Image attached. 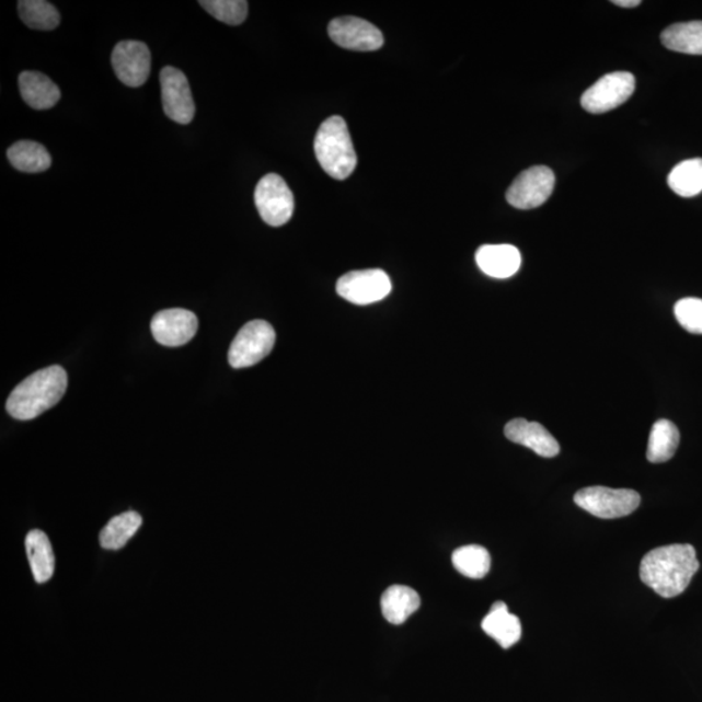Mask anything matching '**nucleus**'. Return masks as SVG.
Segmentation results:
<instances>
[{
  "label": "nucleus",
  "mask_w": 702,
  "mask_h": 702,
  "mask_svg": "<svg viewBox=\"0 0 702 702\" xmlns=\"http://www.w3.org/2000/svg\"><path fill=\"white\" fill-rule=\"evenodd\" d=\"M700 562L691 544L652 549L641 563V579L664 599L682 595L698 574Z\"/></svg>",
  "instance_id": "obj_1"
},
{
  "label": "nucleus",
  "mask_w": 702,
  "mask_h": 702,
  "mask_svg": "<svg viewBox=\"0 0 702 702\" xmlns=\"http://www.w3.org/2000/svg\"><path fill=\"white\" fill-rule=\"evenodd\" d=\"M68 377L65 368L51 366L31 375L13 389L7 412L19 421L37 418L48 408L58 405L67 391Z\"/></svg>",
  "instance_id": "obj_2"
},
{
  "label": "nucleus",
  "mask_w": 702,
  "mask_h": 702,
  "mask_svg": "<svg viewBox=\"0 0 702 702\" xmlns=\"http://www.w3.org/2000/svg\"><path fill=\"white\" fill-rule=\"evenodd\" d=\"M314 149L318 162L326 175L346 180L356 170L358 158L343 117L332 116L321 125Z\"/></svg>",
  "instance_id": "obj_3"
},
{
  "label": "nucleus",
  "mask_w": 702,
  "mask_h": 702,
  "mask_svg": "<svg viewBox=\"0 0 702 702\" xmlns=\"http://www.w3.org/2000/svg\"><path fill=\"white\" fill-rule=\"evenodd\" d=\"M574 503L580 509L601 519H617L628 517L634 513L642 503V497L636 491L613 490L608 486H588L574 496Z\"/></svg>",
  "instance_id": "obj_4"
},
{
  "label": "nucleus",
  "mask_w": 702,
  "mask_h": 702,
  "mask_svg": "<svg viewBox=\"0 0 702 702\" xmlns=\"http://www.w3.org/2000/svg\"><path fill=\"white\" fill-rule=\"evenodd\" d=\"M276 333L267 322L253 321L243 325L229 347L228 360L235 370L252 367L273 352Z\"/></svg>",
  "instance_id": "obj_5"
},
{
  "label": "nucleus",
  "mask_w": 702,
  "mask_h": 702,
  "mask_svg": "<svg viewBox=\"0 0 702 702\" xmlns=\"http://www.w3.org/2000/svg\"><path fill=\"white\" fill-rule=\"evenodd\" d=\"M255 206L261 218L271 227H281L294 217L295 197L285 180L269 173L264 176L254 193Z\"/></svg>",
  "instance_id": "obj_6"
},
{
  "label": "nucleus",
  "mask_w": 702,
  "mask_h": 702,
  "mask_svg": "<svg viewBox=\"0 0 702 702\" xmlns=\"http://www.w3.org/2000/svg\"><path fill=\"white\" fill-rule=\"evenodd\" d=\"M635 76L630 72H613L603 76L583 94L580 103L590 114H605L622 106L634 94Z\"/></svg>",
  "instance_id": "obj_7"
},
{
  "label": "nucleus",
  "mask_w": 702,
  "mask_h": 702,
  "mask_svg": "<svg viewBox=\"0 0 702 702\" xmlns=\"http://www.w3.org/2000/svg\"><path fill=\"white\" fill-rule=\"evenodd\" d=\"M555 176L544 165L532 166L520 173L506 192V199L519 210H532L544 205L552 196Z\"/></svg>",
  "instance_id": "obj_8"
},
{
  "label": "nucleus",
  "mask_w": 702,
  "mask_h": 702,
  "mask_svg": "<svg viewBox=\"0 0 702 702\" xmlns=\"http://www.w3.org/2000/svg\"><path fill=\"white\" fill-rule=\"evenodd\" d=\"M336 290L345 301L366 306L384 300L392 291V283L382 269L353 271L340 277Z\"/></svg>",
  "instance_id": "obj_9"
},
{
  "label": "nucleus",
  "mask_w": 702,
  "mask_h": 702,
  "mask_svg": "<svg viewBox=\"0 0 702 702\" xmlns=\"http://www.w3.org/2000/svg\"><path fill=\"white\" fill-rule=\"evenodd\" d=\"M162 102L166 116L179 124H191L196 115L189 81L175 67H164L161 72Z\"/></svg>",
  "instance_id": "obj_10"
},
{
  "label": "nucleus",
  "mask_w": 702,
  "mask_h": 702,
  "mask_svg": "<svg viewBox=\"0 0 702 702\" xmlns=\"http://www.w3.org/2000/svg\"><path fill=\"white\" fill-rule=\"evenodd\" d=\"M329 34L336 45L346 50L377 51L384 45V37L377 26L354 16L332 20Z\"/></svg>",
  "instance_id": "obj_11"
},
{
  "label": "nucleus",
  "mask_w": 702,
  "mask_h": 702,
  "mask_svg": "<svg viewBox=\"0 0 702 702\" xmlns=\"http://www.w3.org/2000/svg\"><path fill=\"white\" fill-rule=\"evenodd\" d=\"M113 66L117 79L124 85L140 88L148 81L151 71V54L141 41H123L113 53Z\"/></svg>",
  "instance_id": "obj_12"
},
{
  "label": "nucleus",
  "mask_w": 702,
  "mask_h": 702,
  "mask_svg": "<svg viewBox=\"0 0 702 702\" xmlns=\"http://www.w3.org/2000/svg\"><path fill=\"white\" fill-rule=\"evenodd\" d=\"M198 319L192 311L170 309L158 312L152 319L151 332L157 342L164 346L177 347L196 336Z\"/></svg>",
  "instance_id": "obj_13"
},
{
  "label": "nucleus",
  "mask_w": 702,
  "mask_h": 702,
  "mask_svg": "<svg viewBox=\"0 0 702 702\" xmlns=\"http://www.w3.org/2000/svg\"><path fill=\"white\" fill-rule=\"evenodd\" d=\"M505 436L513 442L523 445L540 457L553 458L560 453V444L549 430L537 422L514 419L506 424Z\"/></svg>",
  "instance_id": "obj_14"
},
{
  "label": "nucleus",
  "mask_w": 702,
  "mask_h": 702,
  "mask_svg": "<svg viewBox=\"0 0 702 702\" xmlns=\"http://www.w3.org/2000/svg\"><path fill=\"white\" fill-rule=\"evenodd\" d=\"M479 268L495 279H509L522 264L519 250L513 245H483L475 256Z\"/></svg>",
  "instance_id": "obj_15"
},
{
  "label": "nucleus",
  "mask_w": 702,
  "mask_h": 702,
  "mask_svg": "<svg viewBox=\"0 0 702 702\" xmlns=\"http://www.w3.org/2000/svg\"><path fill=\"white\" fill-rule=\"evenodd\" d=\"M482 629L486 635L495 638L504 649L511 648L522 637V624L517 615L509 613L507 605L497 601L492 605L490 613L482 622Z\"/></svg>",
  "instance_id": "obj_16"
},
{
  "label": "nucleus",
  "mask_w": 702,
  "mask_h": 702,
  "mask_svg": "<svg viewBox=\"0 0 702 702\" xmlns=\"http://www.w3.org/2000/svg\"><path fill=\"white\" fill-rule=\"evenodd\" d=\"M21 96L34 110L53 108L60 100V89L44 73L25 71L20 74Z\"/></svg>",
  "instance_id": "obj_17"
},
{
  "label": "nucleus",
  "mask_w": 702,
  "mask_h": 702,
  "mask_svg": "<svg viewBox=\"0 0 702 702\" xmlns=\"http://www.w3.org/2000/svg\"><path fill=\"white\" fill-rule=\"evenodd\" d=\"M419 607V595L406 586L389 587L381 597L382 615L392 624L405 623Z\"/></svg>",
  "instance_id": "obj_18"
},
{
  "label": "nucleus",
  "mask_w": 702,
  "mask_h": 702,
  "mask_svg": "<svg viewBox=\"0 0 702 702\" xmlns=\"http://www.w3.org/2000/svg\"><path fill=\"white\" fill-rule=\"evenodd\" d=\"M25 548L34 579L37 583L50 580L55 572V557L47 534L39 530L31 531L25 539Z\"/></svg>",
  "instance_id": "obj_19"
},
{
  "label": "nucleus",
  "mask_w": 702,
  "mask_h": 702,
  "mask_svg": "<svg viewBox=\"0 0 702 702\" xmlns=\"http://www.w3.org/2000/svg\"><path fill=\"white\" fill-rule=\"evenodd\" d=\"M680 434L676 424L661 419L653 424L646 460L652 463H664L670 461L677 453Z\"/></svg>",
  "instance_id": "obj_20"
},
{
  "label": "nucleus",
  "mask_w": 702,
  "mask_h": 702,
  "mask_svg": "<svg viewBox=\"0 0 702 702\" xmlns=\"http://www.w3.org/2000/svg\"><path fill=\"white\" fill-rule=\"evenodd\" d=\"M661 41L671 51L702 55V21L670 25L663 32Z\"/></svg>",
  "instance_id": "obj_21"
},
{
  "label": "nucleus",
  "mask_w": 702,
  "mask_h": 702,
  "mask_svg": "<svg viewBox=\"0 0 702 702\" xmlns=\"http://www.w3.org/2000/svg\"><path fill=\"white\" fill-rule=\"evenodd\" d=\"M7 158L16 170L26 173L45 172L51 166V156L44 145L19 141L7 151Z\"/></svg>",
  "instance_id": "obj_22"
},
{
  "label": "nucleus",
  "mask_w": 702,
  "mask_h": 702,
  "mask_svg": "<svg viewBox=\"0 0 702 702\" xmlns=\"http://www.w3.org/2000/svg\"><path fill=\"white\" fill-rule=\"evenodd\" d=\"M142 526V518L136 511L120 514L110 520L100 534L101 545L107 551H119L128 544Z\"/></svg>",
  "instance_id": "obj_23"
},
{
  "label": "nucleus",
  "mask_w": 702,
  "mask_h": 702,
  "mask_svg": "<svg viewBox=\"0 0 702 702\" xmlns=\"http://www.w3.org/2000/svg\"><path fill=\"white\" fill-rule=\"evenodd\" d=\"M667 183L680 197L698 196L702 192V159H688L674 166Z\"/></svg>",
  "instance_id": "obj_24"
},
{
  "label": "nucleus",
  "mask_w": 702,
  "mask_h": 702,
  "mask_svg": "<svg viewBox=\"0 0 702 702\" xmlns=\"http://www.w3.org/2000/svg\"><path fill=\"white\" fill-rule=\"evenodd\" d=\"M18 9L21 20L31 30L54 31L60 24L58 10L45 0H20Z\"/></svg>",
  "instance_id": "obj_25"
},
{
  "label": "nucleus",
  "mask_w": 702,
  "mask_h": 702,
  "mask_svg": "<svg viewBox=\"0 0 702 702\" xmlns=\"http://www.w3.org/2000/svg\"><path fill=\"white\" fill-rule=\"evenodd\" d=\"M451 561L457 572L470 579H483L491 569L490 552L481 545L458 548Z\"/></svg>",
  "instance_id": "obj_26"
},
{
  "label": "nucleus",
  "mask_w": 702,
  "mask_h": 702,
  "mask_svg": "<svg viewBox=\"0 0 702 702\" xmlns=\"http://www.w3.org/2000/svg\"><path fill=\"white\" fill-rule=\"evenodd\" d=\"M211 16L228 25H240L248 18L249 4L243 0H200Z\"/></svg>",
  "instance_id": "obj_27"
},
{
  "label": "nucleus",
  "mask_w": 702,
  "mask_h": 702,
  "mask_svg": "<svg viewBox=\"0 0 702 702\" xmlns=\"http://www.w3.org/2000/svg\"><path fill=\"white\" fill-rule=\"evenodd\" d=\"M677 321L688 332L702 335V300L700 298H683L674 308Z\"/></svg>",
  "instance_id": "obj_28"
},
{
  "label": "nucleus",
  "mask_w": 702,
  "mask_h": 702,
  "mask_svg": "<svg viewBox=\"0 0 702 702\" xmlns=\"http://www.w3.org/2000/svg\"><path fill=\"white\" fill-rule=\"evenodd\" d=\"M618 7H624V9H634V7L641 5V0H614L613 2Z\"/></svg>",
  "instance_id": "obj_29"
}]
</instances>
